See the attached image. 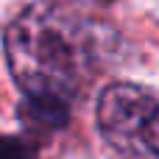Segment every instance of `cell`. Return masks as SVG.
Wrapping results in <instances>:
<instances>
[{"instance_id":"7a4b0ae2","label":"cell","mask_w":159,"mask_h":159,"mask_svg":"<svg viewBox=\"0 0 159 159\" xmlns=\"http://www.w3.org/2000/svg\"><path fill=\"white\" fill-rule=\"evenodd\" d=\"M98 129L103 140L134 159H159V92L117 81L98 95Z\"/></svg>"},{"instance_id":"277c9868","label":"cell","mask_w":159,"mask_h":159,"mask_svg":"<svg viewBox=\"0 0 159 159\" xmlns=\"http://www.w3.org/2000/svg\"><path fill=\"white\" fill-rule=\"evenodd\" d=\"M39 145L22 134V137H0V159H36Z\"/></svg>"},{"instance_id":"6da1fadb","label":"cell","mask_w":159,"mask_h":159,"mask_svg":"<svg viewBox=\"0 0 159 159\" xmlns=\"http://www.w3.org/2000/svg\"><path fill=\"white\" fill-rule=\"evenodd\" d=\"M6 61L28 98L70 103L103 64L109 31L78 8L34 3L6 28Z\"/></svg>"},{"instance_id":"3957f363","label":"cell","mask_w":159,"mask_h":159,"mask_svg":"<svg viewBox=\"0 0 159 159\" xmlns=\"http://www.w3.org/2000/svg\"><path fill=\"white\" fill-rule=\"evenodd\" d=\"M20 120H22L25 131H31V134L59 131L70 120V103H61L53 98H28L25 95V101L20 103Z\"/></svg>"}]
</instances>
